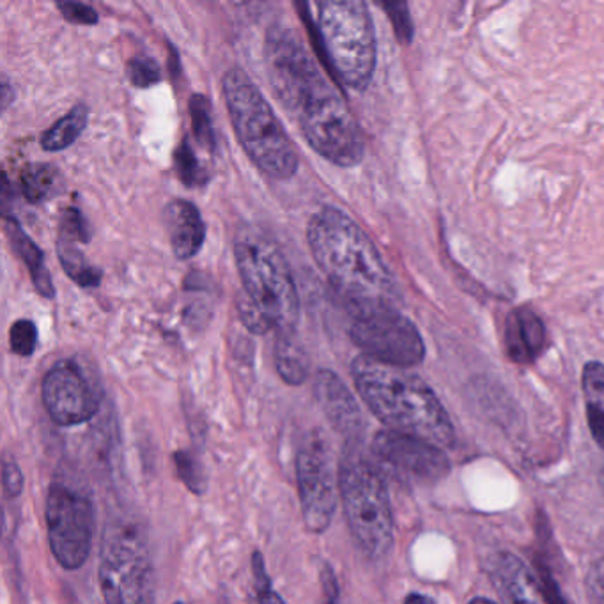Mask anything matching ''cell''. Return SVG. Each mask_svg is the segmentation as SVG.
Masks as SVG:
<instances>
[{
    "mask_svg": "<svg viewBox=\"0 0 604 604\" xmlns=\"http://www.w3.org/2000/svg\"><path fill=\"white\" fill-rule=\"evenodd\" d=\"M59 174L53 167L34 163L23 169L20 175V189L23 198L32 204L47 201L58 189Z\"/></svg>",
    "mask_w": 604,
    "mask_h": 604,
    "instance_id": "7402d4cb",
    "label": "cell"
},
{
    "mask_svg": "<svg viewBox=\"0 0 604 604\" xmlns=\"http://www.w3.org/2000/svg\"><path fill=\"white\" fill-rule=\"evenodd\" d=\"M321 583H323L324 596L329 600V604H338V580H335V574H333L332 567L329 564H323V567H321Z\"/></svg>",
    "mask_w": 604,
    "mask_h": 604,
    "instance_id": "d590c367",
    "label": "cell"
},
{
    "mask_svg": "<svg viewBox=\"0 0 604 604\" xmlns=\"http://www.w3.org/2000/svg\"><path fill=\"white\" fill-rule=\"evenodd\" d=\"M76 243H80V241L61 232V238L58 241V252L62 268L77 284L82 285V288H94V285L100 284L101 273L98 272V268L89 264L88 259L77 249Z\"/></svg>",
    "mask_w": 604,
    "mask_h": 604,
    "instance_id": "44dd1931",
    "label": "cell"
},
{
    "mask_svg": "<svg viewBox=\"0 0 604 604\" xmlns=\"http://www.w3.org/2000/svg\"><path fill=\"white\" fill-rule=\"evenodd\" d=\"M9 342H11V350L18 356H31L38 344L36 324L29 320L17 321L9 330Z\"/></svg>",
    "mask_w": 604,
    "mask_h": 604,
    "instance_id": "4316f807",
    "label": "cell"
},
{
    "mask_svg": "<svg viewBox=\"0 0 604 604\" xmlns=\"http://www.w3.org/2000/svg\"><path fill=\"white\" fill-rule=\"evenodd\" d=\"M2 486L8 499H17L23 490L22 470L11 457H4L2 461Z\"/></svg>",
    "mask_w": 604,
    "mask_h": 604,
    "instance_id": "d6a6232c",
    "label": "cell"
},
{
    "mask_svg": "<svg viewBox=\"0 0 604 604\" xmlns=\"http://www.w3.org/2000/svg\"><path fill=\"white\" fill-rule=\"evenodd\" d=\"M163 220L175 258L190 259L198 254L207 238V228L198 208L192 202L175 199L163 210Z\"/></svg>",
    "mask_w": 604,
    "mask_h": 604,
    "instance_id": "2e32d148",
    "label": "cell"
},
{
    "mask_svg": "<svg viewBox=\"0 0 604 604\" xmlns=\"http://www.w3.org/2000/svg\"><path fill=\"white\" fill-rule=\"evenodd\" d=\"M276 373L291 386L303 385L311 374V362L294 333H276L275 341Z\"/></svg>",
    "mask_w": 604,
    "mask_h": 604,
    "instance_id": "d6986e66",
    "label": "cell"
},
{
    "mask_svg": "<svg viewBox=\"0 0 604 604\" xmlns=\"http://www.w3.org/2000/svg\"><path fill=\"white\" fill-rule=\"evenodd\" d=\"M583 394L587 399V406L597 407L604 412V365L591 362L583 369Z\"/></svg>",
    "mask_w": 604,
    "mask_h": 604,
    "instance_id": "484cf974",
    "label": "cell"
},
{
    "mask_svg": "<svg viewBox=\"0 0 604 604\" xmlns=\"http://www.w3.org/2000/svg\"><path fill=\"white\" fill-rule=\"evenodd\" d=\"M98 582L107 604H154V567L144 530L119 517L107 525Z\"/></svg>",
    "mask_w": 604,
    "mask_h": 604,
    "instance_id": "ba28073f",
    "label": "cell"
},
{
    "mask_svg": "<svg viewBox=\"0 0 604 604\" xmlns=\"http://www.w3.org/2000/svg\"><path fill=\"white\" fill-rule=\"evenodd\" d=\"M47 528L56 561L68 571L80 570L91 555L94 513L91 500L67 482H52L47 496Z\"/></svg>",
    "mask_w": 604,
    "mask_h": 604,
    "instance_id": "30bf717a",
    "label": "cell"
},
{
    "mask_svg": "<svg viewBox=\"0 0 604 604\" xmlns=\"http://www.w3.org/2000/svg\"><path fill=\"white\" fill-rule=\"evenodd\" d=\"M339 490L360 550L373 561L385 558L394 546V514L380 466L351 445L339 464Z\"/></svg>",
    "mask_w": 604,
    "mask_h": 604,
    "instance_id": "5b68a950",
    "label": "cell"
},
{
    "mask_svg": "<svg viewBox=\"0 0 604 604\" xmlns=\"http://www.w3.org/2000/svg\"><path fill=\"white\" fill-rule=\"evenodd\" d=\"M174 463L184 486L189 487L195 495H202L207 491L208 482L201 461L195 455L190 454L189 451H178L174 452Z\"/></svg>",
    "mask_w": 604,
    "mask_h": 604,
    "instance_id": "d4e9b609",
    "label": "cell"
},
{
    "mask_svg": "<svg viewBox=\"0 0 604 604\" xmlns=\"http://www.w3.org/2000/svg\"><path fill=\"white\" fill-rule=\"evenodd\" d=\"M587 421L592 439L596 440L601 449H604V412L597 407L587 406Z\"/></svg>",
    "mask_w": 604,
    "mask_h": 604,
    "instance_id": "e575fe53",
    "label": "cell"
},
{
    "mask_svg": "<svg viewBox=\"0 0 604 604\" xmlns=\"http://www.w3.org/2000/svg\"><path fill=\"white\" fill-rule=\"evenodd\" d=\"M11 100H13V97H11V85H9L8 79H4V82H2V110L8 109Z\"/></svg>",
    "mask_w": 604,
    "mask_h": 604,
    "instance_id": "74e56055",
    "label": "cell"
},
{
    "mask_svg": "<svg viewBox=\"0 0 604 604\" xmlns=\"http://www.w3.org/2000/svg\"><path fill=\"white\" fill-rule=\"evenodd\" d=\"M234 261L243 294L258 306L272 330L294 333L300 318L296 284L281 250L258 232H243L234 243Z\"/></svg>",
    "mask_w": 604,
    "mask_h": 604,
    "instance_id": "8992f818",
    "label": "cell"
},
{
    "mask_svg": "<svg viewBox=\"0 0 604 604\" xmlns=\"http://www.w3.org/2000/svg\"><path fill=\"white\" fill-rule=\"evenodd\" d=\"M252 571H254L258 604H284L281 596L272 588V580L268 576L266 565H264L261 552H254V555H252Z\"/></svg>",
    "mask_w": 604,
    "mask_h": 604,
    "instance_id": "83f0119b",
    "label": "cell"
},
{
    "mask_svg": "<svg viewBox=\"0 0 604 604\" xmlns=\"http://www.w3.org/2000/svg\"><path fill=\"white\" fill-rule=\"evenodd\" d=\"M546 348V329L535 312L517 309L505 326V350L516 364H532Z\"/></svg>",
    "mask_w": 604,
    "mask_h": 604,
    "instance_id": "e0dca14e",
    "label": "cell"
},
{
    "mask_svg": "<svg viewBox=\"0 0 604 604\" xmlns=\"http://www.w3.org/2000/svg\"><path fill=\"white\" fill-rule=\"evenodd\" d=\"M351 341L369 359L395 368H415L425 356L424 341L415 324L392 303L346 306Z\"/></svg>",
    "mask_w": 604,
    "mask_h": 604,
    "instance_id": "9c48e42d",
    "label": "cell"
},
{
    "mask_svg": "<svg viewBox=\"0 0 604 604\" xmlns=\"http://www.w3.org/2000/svg\"><path fill=\"white\" fill-rule=\"evenodd\" d=\"M41 397L50 419L62 427L91 421L100 410L97 392L71 360H62L50 369L41 385Z\"/></svg>",
    "mask_w": 604,
    "mask_h": 604,
    "instance_id": "4fadbf2b",
    "label": "cell"
},
{
    "mask_svg": "<svg viewBox=\"0 0 604 604\" xmlns=\"http://www.w3.org/2000/svg\"><path fill=\"white\" fill-rule=\"evenodd\" d=\"M383 8H385L390 20L394 23L395 34H397L399 40L403 41V43L412 40L413 26L407 6L403 4V2H394V4L383 6Z\"/></svg>",
    "mask_w": 604,
    "mask_h": 604,
    "instance_id": "4dcf8cb0",
    "label": "cell"
},
{
    "mask_svg": "<svg viewBox=\"0 0 604 604\" xmlns=\"http://www.w3.org/2000/svg\"><path fill=\"white\" fill-rule=\"evenodd\" d=\"M404 604H436L431 597L424 596V594H410L404 600Z\"/></svg>",
    "mask_w": 604,
    "mask_h": 604,
    "instance_id": "8d00e7d4",
    "label": "cell"
},
{
    "mask_svg": "<svg viewBox=\"0 0 604 604\" xmlns=\"http://www.w3.org/2000/svg\"><path fill=\"white\" fill-rule=\"evenodd\" d=\"M276 100L300 124L306 144L338 167H355L364 158V139L341 92L302 41H288L266 59Z\"/></svg>",
    "mask_w": 604,
    "mask_h": 604,
    "instance_id": "6da1fadb",
    "label": "cell"
},
{
    "mask_svg": "<svg viewBox=\"0 0 604 604\" xmlns=\"http://www.w3.org/2000/svg\"><path fill=\"white\" fill-rule=\"evenodd\" d=\"M222 91L238 141L250 160L273 180L293 178L299 153L263 92L238 68L225 73Z\"/></svg>",
    "mask_w": 604,
    "mask_h": 604,
    "instance_id": "277c9868",
    "label": "cell"
},
{
    "mask_svg": "<svg viewBox=\"0 0 604 604\" xmlns=\"http://www.w3.org/2000/svg\"><path fill=\"white\" fill-rule=\"evenodd\" d=\"M190 119H192L193 135L198 139L201 148L213 151V148H215V132H213L211 105L207 97L193 94L192 100H190Z\"/></svg>",
    "mask_w": 604,
    "mask_h": 604,
    "instance_id": "603a6c76",
    "label": "cell"
},
{
    "mask_svg": "<svg viewBox=\"0 0 604 604\" xmlns=\"http://www.w3.org/2000/svg\"><path fill=\"white\" fill-rule=\"evenodd\" d=\"M238 311H240L241 321H243V324H245L250 332L263 335L268 330H272L266 318L259 312L254 303L246 299L245 294H241L240 299H238Z\"/></svg>",
    "mask_w": 604,
    "mask_h": 604,
    "instance_id": "f546056e",
    "label": "cell"
},
{
    "mask_svg": "<svg viewBox=\"0 0 604 604\" xmlns=\"http://www.w3.org/2000/svg\"><path fill=\"white\" fill-rule=\"evenodd\" d=\"M487 576L502 604H553L543 580L514 553L491 555Z\"/></svg>",
    "mask_w": 604,
    "mask_h": 604,
    "instance_id": "5bb4252c",
    "label": "cell"
},
{
    "mask_svg": "<svg viewBox=\"0 0 604 604\" xmlns=\"http://www.w3.org/2000/svg\"><path fill=\"white\" fill-rule=\"evenodd\" d=\"M588 604H604V558L594 562L585 576Z\"/></svg>",
    "mask_w": 604,
    "mask_h": 604,
    "instance_id": "1f68e13d",
    "label": "cell"
},
{
    "mask_svg": "<svg viewBox=\"0 0 604 604\" xmlns=\"http://www.w3.org/2000/svg\"><path fill=\"white\" fill-rule=\"evenodd\" d=\"M600 482H601V490H603V495H604V469L601 470Z\"/></svg>",
    "mask_w": 604,
    "mask_h": 604,
    "instance_id": "ab89813d",
    "label": "cell"
},
{
    "mask_svg": "<svg viewBox=\"0 0 604 604\" xmlns=\"http://www.w3.org/2000/svg\"><path fill=\"white\" fill-rule=\"evenodd\" d=\"M174 167L175 172H178V178H180L189 189L202 187V184L208 181L207 172L202 169L198 154H195V151H193L189 141L181 142L180 148L175 151Z\"/></svg>",
    "mask_w": 604,
    "mask_h": 604,
    "instance_id": "cb8c5ba5",
    "label": "cell"
},
{
    "mask_svg": "<svg viewBox=\"0 0 604 604\" xmlns=\"http://www.w3.org/2000/svg\"><path fill=\"white\" fill-rule=\"evenodd\" d=\"M309 249L344 306L392 303L395 281L364 229L339 208L324 207L306 228Z\"/></svg>",
    "mask_w": 604,
    "mask_h": 604,
    "instance_id": "7a4b0ae2",
    "label": "cell"
},
{
    "mask_svg": "<svg viewBox=\"0 0 604 604\" xmlns=\"http://www.w3.org/2000/svg\"><path fill=\"white\" fill-rule=\"evenodd\" d=\"M174 604H183V603H180V601H178V603H174Z\"/></svg>",
    "mask_w": 604,
    "mask_h": 604,
    "instance_id": "60d3db41",
    "label": "cell"
},
{
    "mask_svg": "<svg viewBox=\"0 0 604 604\" xmlns=\"http://www.w3.org/2000/svg\"><path fill=\"white\" fill-rule=\"evenodd\" d=\"M318 38L338 79L364 91L376 68V34L368 6L360 0L321 2Z\"/></svg>",
    "mask_w": 604,
    "mask_h": 604,
    "instance_id": "52a82bcc",
    "label": "cell"
},
{
    "mask_svg": "<svg viewBox=\"0 0 604 604\" xmlns=\"http://www.w3.org/2000/svg\"><path fill=\"white\" fill-rule=\"evenodd\" d=\"M88 109L83 105H77L71 109L64 118L59 119L58 123L43 133L41 145L44 151H62L76 144L77 139L82 135L88 127Z\"/></svg>",
    "mask_w": 604,
    "mask_h": 604,
    "instance_id": "ffe728a7",
    "label": "cell"
},
{
    "mask_svg": "<svg viewBox=\"0 0 604 604\" xmlns=\"http://www.w3.org/2000/svg\"><path fill=\"white\" fill-rule=\"evenodd\" d=\"M128 77H130L135 88H151L158 80L162 79L157 62L151 61L150 58H137L130 61Z\"/></svg>",
    "mask_w": 604,
    "mask_h": 604,
    "instance_id": "f1b7e54d",
    "label": "cell"
},
{
    "mask_svg": "<svg viewBox=\"0 0 604 604\" xmlns=\"http://www.w3.org/2000/svg\"><path fill=\"white\" fill-rule=\"evenodd\" d=\"M59 9L68 22L79 23V26H94L98 22V13L91 6L80 4V2H61Z\"/></svg>",
    "mask_w": 604,
    "mask_h": 604,
    "instance_id": "836d02e7",
    "label": "cell"
},
{
    "mask_svg": "<svg viewBox=\"0 0 604 604\" xmlns=\"http://www.w3.org/2000/svg\"><path fill=\"white\" fill-rule=\"evenodd\" d=\"M6 234H8L11 246L17 250V254L22 259L23 264L29 268L32 282H34L36 290L43 296V299H53L56 290H53L52 276H50L49 268L44 263L43 254L38 249L34 241L27 236L22 225L18 224L17 220L11 217L4 219Z\"/></svg>",
    "mask_w": 604,
    "mask_h": 604,
    "instance_id": "ac0fdd59",
    "label": "cell"
},
{
    "mask_svg": "<svg viewBox=\"0 0 604 604\" xmlns=\"http://www.w3.org/2000/svg\"><path fill=\"white\" fill-rule=\"evenodd\" d=\"M373 454L381 472L406 484H434L449 472L447 455L442 447L397 431H381L373 442Z\"/></svg>",
    "mask_w": 604,
    "mask_h": 604,
    "instance_id": "7c38bea8",
    "label": "cell"
},
{
    "mask_svg": "<svg viewBox=\"0 0 604 604\" xmlns=\"http://www.w3.org/2000/svg\"><path fill=\"white\" fill-rule=\"evenodd\" d=\"M470 604H495L493 601L484 600V597H475V600L470 601Z\"/></svg>",
    "mask_w": 604,
    "mask_h": 604,
    "instance_id": "f35d334b",
    "label": "cell"
},
{
    "mask_svg": "<svg viewBox=\"0 0 604 604\" xmlns=\"http://www.w3.org/2000/svg\"><path fill=\"white\" fill-rule=\"evenodd\" d=\"M296 479L306 530L323 534L338 507V479L333 472L332 449L321 434H309L303 440L296 457Z\"/></svg>",
    "mask_w": 604,
    "mask_h": 604,
    "instance_id": "8fae6325",
    "label": "cell"
},
{
    "mask_svg": "<svg viewBox=\"0 0 604 604\" xmlns=\"http://www.w3.org/2000/svg\"><path fill=\"white\" fill-rule=\"evenodd\" d=\"M314 394L330 425L350 440H356L364 431V415L341 378L329 369L315 374Z\"/></svg>",
    "mask_w": 604,
    "mask_h": 604,
    "instance_id": "9a60e30c",
    "label": "cell"
},
{
    "mask_svg": "<svg viewBox=\"0 0 604 604\" xmlns=\"http://www.w3.org/2000/svg\"><path fill=\"white\" fill-rule=\"evenodd\" d=\"M351 376L360 397L390 431L412 434L442 449L454 445L451 416L422 378L365 355L353 360Z\"/></svg>",
    "mask_w": 604,
    "mask_h": 604,
    "instance_id": "3957f363",
    "label": "cell"
}]
</instances>
